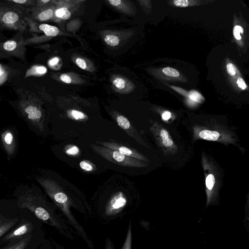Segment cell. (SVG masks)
Masks as SVG:
<instances>
[{"label": "cell", "mask_w": 249, "mask_h": 249, "mask_svg": "<svg viewBox=\"0 0 249 249\" xmlns=\"http://www.w3.org/2000/svg\"><path fill=\"white\" fill-rule=\"evenodd\" d=\"M15 245V244L13 245L12 246H11L9 247L4 249H13L14 248Z\"/></svg>", "instance_id": "42"}, {"label": "cell", "mask_w": 249, "mask_h": 249, "mask_svg": "<svg viewBox=\"0 0 249 249\" xmlns=\"http://www.w3.org/2000/svg\"><path fill=\"white\" fill-rule=\"evenodd\" d=\"M236 83L238 86L242 89L244 90L246 89L247 85L242 78L239 77L237 80Z\"/></svg>", "instance_id": "33"}, {"label": "cell", "mask_w": 249, "mask_h": 249, "mask_svg": "<svg viewBox=\"0 0 249 249\" xmlns=\"http://www.w3.org/2000/svg\"><path fill=\"white\" fill-rule=\"evenodd\" d=\"M80 167L85 171H90L92 170V166L88 161L83 160L79 163Z\"/></svg>", "instance_id": "27"}, {"label": "cell", "mask_w": 249, "mask_h": 249, "mask_svg": "<svg viewBox=\"0 0 249 249\" xmlns=\"http://www.w3.org/2000/svg\"><path fill=\"white\" fill-rule=\"evenodd\" d=\"M174 4L179 7H186L190 5L191 1L187 0H175L173 1Z\"/></svg>", "instance_id": "26"}, {"label": "cell", "mask_w": 249, "mask_h": 249, "mask_svg": "<svg viewBox=\"0 0 249 249\" xmlns=\"http://www.w3.org/2000/svg\"><path fill=\"white\" fill-rule=\"evenodd\" d=\"M108 2L113 6H118L122 1L120 0H109Z\"/></svg>", "instance_id": "38"}, {"label": "cell", "mask_w": 249, "mask_h": 249, "mask_svg": "<svg viewBox=\"0 0 249 249\" xmlns=\"http://www.w3.org/2000/svg\"><path fill=\"white\" fill-rule=\"evenodd\" d=\"M37 180L47 194L62 212L68 223L81 236L89 247L91 249H93V245L91 241L89 239L84 228L76 220L71 211V208L72 207L80 211L72 199L54 181L50 178H38Z\"/></svg>", "instance_id": "2"}, {"label": "cell", "mask_w": 249, "mask_h": 249, "mask_svg": "<svg viewBox=\"0 0 249 249\" xmlns=\"http://www.w3.org/2000/svg\"><path fill=\"white\" fill-rule=\"evenodd\" d=\"M96 142L99 143L104 147L111 149L112 150L118 151L126 156L131 157L141 160H148L145 157L137 152L135 149L130 148L127 146L119 144L117 143L98 141H96Z\"/></svg>", "instance_id": "5"}, {"label": "cell", "mask_w": 249, "mask_h": 249, "mask_svg": "<svg viewBox=\"0 0 249 249\" xmlns=\"http://www.w3.org/2000/svg\"><path fill=\"white\" fill-rule=\"evenodd\" d=\"M132 248V225L129 221L125 238L121 249H131Z\"/></svg>", "instance_id": "12"}, {"label": "cell", "mask_w": 249, "mask_h": 249, "mask_svg": "<svg viewBox=\"0 0 249 249\" xmlns=\"http://www.w3.org/2000/svg\"><path fill=\"white\" fill-rule=\"evenodd\" d=\"M17 47V42L14 40H8L5 42L3 45V48L8 51L14 50Z\"/></svg>", "instance_id": "24"}, {"label": "cell", "mask_w": 249, "mask_h": 249, "mask_svg": "<svg viewBox=\"0 0 249 249\" xmlns=\"http://www.w3.org/2000/svg\"><path fill=\"white\" fill-rule=\"evenodd\" d=\"M188 97L191 100L199 103H202L204 101V98L201 94L195 90H192L188 92Z\"/></svg>", "instance_id": "15"}, {"label": "cell", "mask_w": 249, "mask_h": 249, "mask_svg": "<svg viewBox=\"0 0 249 249\" xmlns=\"http://www.w3.org/2000/svg\"><path fill=\"white\" fill-rule=\"evenodd\" d=\"M3 71V70H2L1 65L0 64V71Z\"/></svg>", "instance_id": "44"}, {"label": "cell", "mask_w": 249, "mask_h": 249, "mask_svg": "<svg viewBox=\"0 0 249 249\" xmlns=\"http://www.w3.org/2000/svg\"><path fill=\"white\" fill-rule=\"evenodd\" d=\"M18 19V15L14 12H8L3 15L2 20L6 24H12L16 22Z\"/></svg>", "instance_id": "13"}, {"label": "cell", "mask_w": 249, "mask_h": 249, "mask_svg": "<svg viewBox=\"0 0 249 249\" xmlns=\"http://www.w3.org/2000/svg\"><path fill=\"white\" fill-rule=\"evenodd\" d=\"M105 249H115L114 244L109 238H107L106 240Z\"/></svg>", "instance_id": "32"}, {"label": "cell", "mask_w": 249, "mask_h": 249, "mask_svg": "<svg viewBox=\"0 0 249 249\" xmlns=\"http://www.w3.org/2000/svg\"><path fill=\"white\" fill-rule=\"evenodd\" d=\"M227 71L229 74L231 76H233L236 74V69L234 65L231 63H229L227 65Z\"/></svg>", "instance_id": "28"}, {"label": "cell", "mask_w": 249, "mask_h": 249, "mask_svg": "<svg viewBox=\"0 0 249 249\" xmlns=\"http://www.w3.org/2000/svg\"><path fill=\"white\" fill-rule=\"evenodd\" d=\"M55 15L63 19H68L71 16V12L66 7H62L55 11Z\"/></svg>", "instance_id": "16"}, {"label": "cell", "mask_w": 249, "mask_h": 249, "mask_svg": "<svg viewBox=\"0 0 249 249\" xmlns=\"http://www.w3.org/2000/svg\"><path fill=\"white\" fill-rule=\"evenodd\" d=\"M104 40L107 44L111 46H117L119 44L120 41L119 38L114 35L107 36L105 37Z\"/></svg>", "instance_id": "19"}, {"label": "cell", "mask_w": 249, "mask_h": 249, "mask_svg": "<svg viewBox=\"0 0 249 249\" xmlns=\"http://www.w3.org/2000/svg\"><path fill=\"white\" fill-rule=\"evenodd\" d=\"M12 1L16 2V3H18L23 4V3H24L26 2H27V0H12Z\"/></svg>", "instance_id": "40"}, {"label": "cell", "mask_w": 249, "mask_h": 249, "mask_svg": "<svg viewBox=\"0 0 249 249\" xmlns=\"http://www.w3.org/2000/svg\"><path fill=\"white\" fill-rule=\"evenodd\" d=\"M66 152L69 155H76L79 153V150L77 146L72 145L67 148Z\"/></svg>", "instance_id": "29"}, {"label": "cell", "mask_w": 249, "mask_h": 249, "mask_svg": "<svg viewBox=\"0 0 249 249\" xmlns=\"http://www.w3.org/2000/svg\"><path fill=\"white\" fill-rule=\"evenodd\" d=\"M41 1L43 3H47V2H50V0H41Z\"/></svg>", "instance_id": "43"}, {"label": "cell", "mask_w": 249, "mask_h": 249, "mask_svg": "<svg viewBox=\"0 0 249 249\" xmlns=\"http://www.w3.org/2000/svg\"><path fill=\"white\" fill-rule=\"evenodd\" d=\"M33 225L30 221H26L8 233L4 238L5 241L18 239L31 231Z\"/></svg>", "instance_id": "7"}, {"label": "cell", "mask_w": 249, "mask_h": 249, "mask_svg": "<svg viewBox=\"0 0 249 249\" xmlns=\"http://www.w3.org/2000/svg\"><path fill=\"white\" fill-rule=\"evenodd\" d=\"M32 238L31 235H28L15 244L13 249H25Z\"/></svg>", "instance_id": "17"}, {"label": "cell", "mask_w": 249, "mask_h": 249, "mask_svg": "<svg viewBox=\"0 0 249 249\" xmlns=\"http://www.w3.org/2000/svg\"><path fill=\"white\" fill-rule=\"evenodd\" d=\"M59 61V59L57 57H54L53 59H52L50 61H49V64L50 65L53 66V65H54L55 64H56Z\"/></svg>", "instance_id": "39"}, {"label": "cell", "mask_w": 249, "mask_h": 249, "mask_svg": "<svg viewBox=\"0 0 249 249\" xmlns=\"http://www.w3.org/2000/svg\"><path fill=\"white\" fill-rule=\"evenodd\" d=\"M171 87L173 89H174L175 90H176V91L178 92L179 93L183 95V96H186V97L187 96L188 97V92H187L185 89H181L180 88L174 87V86H171Z\"/></svg>", "instance_id": "34"}, {"label": "cell", "mask_w": 249, "mask_h": 249, "mask_svg": "<svg viewBox=\"0 0 249 249\" xmlns=\"http://www.w3.org/2000/svg\"><path fill=\"white\" fill-rule=\"evenodd\" d=\"M158 134L160 139H163L170 137L168 131L163 128L160 129L158 131Z\"/></svg>", "instance_id": "30"}, {"label": "cell", "mask_w": 249, "mask_h": 249, "mask_svg": "<svg viewBox=\"0 0 249 249\" xmlns=\"http://www.w3.org/2000/svg\"><path fill=\"white\" fill-rule=\"evenodd\" d=\"M215 183V176L213 174H209L205 179L206 186L207 189V197L210 192L213 190Z\"/></svg>", "instance_id": "14"}, {"label": "cell", "mask_w": 249, "mask_h": 249, "mask_svg": "<svg viewBox=\"0 0 249 249\" xmlns=\"http://www.w3.org/2000/svg\"><path fill=\"white\" fill-rule=\"evenodd\" d=\"M162 72L165 75L171 77H178L179 75V72L177 70L171 67L164 68Z\"/></svg>", "instance_id": "22"}, {"label": "cell", "mask_w": 249, "mask_h": 249, "mask_svg": "<svg viewBox=\"0 0 249 249\" xmlns=\"http://www.w3.org/2000/svg\"><path fill=\"white\" fill-rule=\"evenodd\" d=\"M39 28L48 36H55L59 33V30L56 27L47 24H40Z\"/></svg>", "instance_id": "11"}, {"label": "cell", "mask_w": 249, "mask_h": 249, "mask_svg": "<svg viewBox=\"0 0 249 249\" xmlns=\"http://www.w3.org/2000/svg\"><path fill=\"white\" fill-rule=\"evenodd\" d=\"M18 218L7 219L0 217V237L10 230L18 222Z\"/></svg>", "instance_id": "10"}, {"label": "cell", "mask_w": 249, "mask_h": 249, "mask_svg": "<svg viewBox=\"0 0 249 249\" xmlns=\"http://www.w3.org/2000/svg\"><path fill=\"white\" fill-rule=\"evenodd\" d=\"M60 80L64 83L69 84L71 82V79L69 76L67 74H62L60 77Z\"/></svg>", "instance_id": "36"}, {"label": "cell", "mask_w": 249, "mask_h": 249, "mask_svg": "<svg viewBox=\"0 0 249 249\" xmlns=\"http://www.w3.org/2000/svg\"><path fill=\"white\" fill-rule=\"evenodd\" d=\"M244 33V29L242 26L240 25H236L233 29V34L234 37L237 40H240L241 36L240 34H242Z\"/></svg>", "instance_id": "23"}, {"label": "cell", "mask_w": 249, "mask_h": 249, "mask_svg": "<svg viewBox=\"0 0 249 249\" xmlns=\"http://www.w3.org/2000/svg\"><path fill=\"white\" fill-rule=\"evenodd\" d=\"M171 117V114L170 112L166 111L164 112L161 116L162 120L167 121L169 120Z\"/></svg>", "instance_id": "37"}, {"label": "cell", "mask_w": 249, "mask_h": 249, "mask_svg": "<svg viewBox=\"0 0 249 249\" xmlns=\"http://www.w3.org/2000/svg\"><path fill=\"white\" fill-rule=\"evenodd\" d=\"M33 69H35L34 70L36 71L38 74H44L47 71L46 68L43 66L35 67L33 68Z\"/></svg>", "instance_id": "35"}, {"label": "cell", "mask_w": 249, "mask_h": 249, "mask_svg": "<svg viewBox=\"0 0 249 249\" xmlns=\"http://www.w3.org/2000/svg\"><path fill=\"white\" fill-rule=\"evenodd\" d=\"M18 204L27 208L42 222L56 228L66 237L73 239L74 231L41 195L28 188L18 197Z\"/></svg>", "instance_id": "1"}, {"label": "cell", "mask_w": 249, "mask_h": 249, "mask_svg": "<svg viewBox=\"0 0 249 249\" xmlns=\"http://www.w3.org/2000/svg\"><path fill=\"white\" fill-rule=\"evenodd\" d=\"M90 146L96 153L111 162L132 167L146 166L142 160L126 156L118 151L94 144H91Z\"/></svg>", "instance_id": "3"}, {"label": "cell", "mask_w": 249, "mask_h": 249, "mask_svg": "<svg viewBox=\"0 0 249 249\" xmlns=\"http://www.w3.org/2000/svg\"><path fill=\"white\" fill-rule=\"evenodd\" d=\"M68 114L70 118L76 120H83L87 118L83 112L75 109L70 110Z\"/></svg>", "instance_id": "18"}, {"label": "cell", "mask_w": 249, "mask_h": 249, "mask_svg": "<svg viewBox=\"0 0 249 249\" xmlns=\"http://www.w3.org/2000/svg\"><path fill=\"white\" fill-rule=\"evenodd\" d=\"M160 141L161 144L165 148L171 149L175 147V145L171 137L163 139H160Z\"/></svg>", "instance_id": "21"}, {"label": "cell", "mask_w": 249, "mask_h": 249, "mask_svg": "<svg viewBox=\"0 0 249 249\" xmlns=\"http://www.w3.org/2000/svg\"><path fill=\"white\" fill-rule=\"evenodd\" d=\"M126 204L125 197L119 193L113 196L107 203L105 214L107 216H114L122 212Z\"/></svg>", "instance_id": "4"}, {"label": "cell", "mask_w": 249, "mask_h": 249, "mask_svg": "<svg viewBox=\"0 0 249 249\" xmlns=\"http://www.w3.org/2000/svg\"><path fill=\"white\" fill-rule=\"evenodd\" d=\"M118 125L124 129L127 134L141 144L148 147L139 135L137 130L131 125L130 122L124 116L119 114L113 116Z\"/></svg>", "instance_id": "6"}, {"label": "cell", "mask_w": 249, "mask_h": 249, "mask_svg": "<svg viewBox=\"0 0 249 249\" xmlns=\"http://www.w3.org/2000/svg\"><path fill=\"white\" fill-rule=\"evenodd\" d=\"M113 84L118 89H123L124 88L125 82L123 78H117L113 81Z\"/></svg>", "instance_id": "25"}, {"label": "cell", "mask_w": 249, "mask_h": 249, "mask_svg": "<svg viewBox=\"0 0 249 249\" xmlns=\"http://www.w3.org/2000/svg\"><path fill=\"white\" fill-rule=\"evenodd\" d=\"M75 62L76 65L81 69L85 70L87 68V64L85 62V61L81 58H77Z\"/></svg>", "instance_id": "31"}, {"label": "cell", "mask_w": 249, "mask_h": 249, "mask_svg": "<svg viewBox=\"0 0 249 249\" xmlns=\"http://www.w3.org/2000/svg\"><path fill=\"white\" fill-rule=\"evenodd\" d=\"M1 139L4 150L8 156L14 154L16 149V141L12 131L7 130L1 134Z\"/></svg>", "instance_id": "8"}, {"label": "cell", "mask_w": 249, "mask_h": 249, "mask_svg": "<svg viewBox=\"0 0 249 249\" xmlns=\"http://www.w3.org/2000/svg\"><path fill=\"white\" fill-rule=\"evenodd\" d=\"M197 136L200 139L212 141H221L223 138L218 130L201 129L197 132Z\"/></svg>", "instance_id": "9"}, {"label": "cell", "mask_w": 249, "mask_h": 249, "mask_svg": "<svg viewBox=\"0 0 249 249\" xmlns=\"http://www.w3.org/2000/svg\"><path fill=\"white\" fill-rule=\"evenodd\" d=\"M54 244L56 249H65L63 247L56 243L54 242Z\"/></svg>", "instance_id": "41"}, {"label": "cell", "mask_w": 249, "mask_h": 249, "mask_svg": "<svg viewBox=\"0 0 249 249\" xmlns=\"http://www.w3.org/2000/svg\"><path fill=\"white\" fill-rule=\"evenodd\" d=\"M53 16V11L52 9H47L42 11L38 15V18L41 21H45L50 19Z\"/></svg>", "instance_id": "20"}]
</instances>
